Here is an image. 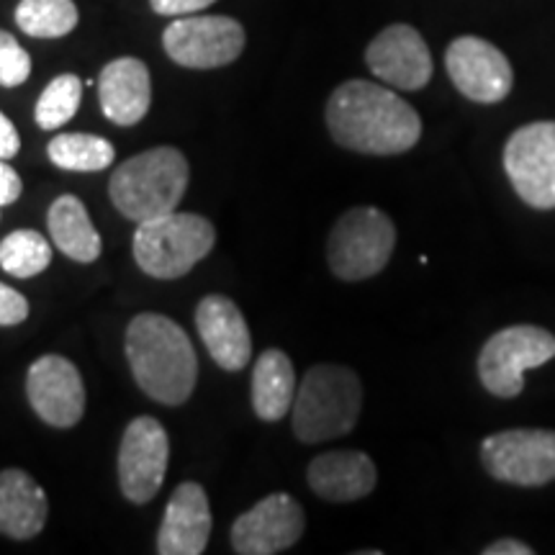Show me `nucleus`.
<instances>
[{
  "mask_svg": "<svg viewBox=\"0 0 555 555\" xmlns=\"http://www.w3.org/2000/svg\"><path fill=\"white\" fill-rule=\"evenodd\" d=\"M307 481L317 496L327 502H358L378 483V470L360 450H330L309 463Z\"/></svg>",
  "mask_w": 555,
  "mask_h": 555,
  "instance_id": "nucleus-19",
  "label": "nucleus"
},
{
  "mask_svg": "<svg viewBox=\"0 0 555 555\" xmlns=\"http://www.w3.org/2000/svg\"><path fill=\"white\" fill-rule=\"evenodd\" d=\"M170 461V437L155 416H137L124 429L119 486L131 504H147L163 489Z\"/></svg>",
  "mask_w": 555,
  "mask_h": 555,
  "instance_id": "nucleus-11",
  "label": "nucleus"
},
{
  "mask_svg": "<svg viewBox=\"0 0 555 555\" xmlns=\"http://www.w3.org/2000/svg\"><path fill=\"white\" fill-rule=\"evenodd\" d=\"M363 409L358 373L337 363H319L301 378L294 399V435L307 446L352 433Z\"/></svg>",
  "mask_w": 555,
  "mask_h": 555,
  "instance_id": "nucleus-4",
  "label": "nucleus"
},
{
  "mask_svg": "<svg viewBox=\"0 0 555 555\" xmlns=\"http://www.w3.org/2000/svg\"><path fill=\"white\" fill-rule=\"evenodd\" d=\"M191 168L176 147L144 150L124 159L108 183L111 204L131 221H147L176 211L189 189Z\"/></svg>",
  "mask_w": 555,
  "mask_h": 555,
  "instance_id": "nucleus-3",
  "label": "nucleus"
},
{
  "mask_svg": "<svg viewBox=\"0 0 555 555\" xmlns=\"http://www.w3.org/2000/svg\"><path fill=\"white\" fill-rule=\"evenodd\" d=\"M82 86H86V82H80L78 75L65 73L57 75L50 86L41 90L37 108H34V119H37L39 129L52 131L65 127V124L78 114Z\"/></svg>",
  "mask_w": 555,
  "mask_h": 555,
  "instance_id": "nucleus-26",
  "label": "nucleus"
},
{
  "mask_svg": "<svg viewBox=\"0 0 555 555\" xmlns=\"http://www.w3.org/2000/svg\"><path fill=\"white\" fill-rule=\"evenodd\" d=\"M80 13L73 0H21L16 24L34 39L67 37L78 26Z\"/></svg>",
  "mask_w": 555,
  "mask_h": 555,
  "instance_id": "nucleus-24",
  "label": "nucleus"
},
{
  "mask_svg": "<svg viewBox=\"0 0 555 555\" xmlns=\"http://www.w3.org/2000/svg\"><path fill=\"white\" fill-rule=\"evenodd\" d=\"M196 327L208 356L224 371H242L253 358V335L232 298L211 294L201 298L196 309Z\"/></svg>",
  "mask_w": 555,
  "mask_h": 555,
  "instance_id": "nucleus-17",
  "label": "nucleus"
},
{
  "mask_svg": "<svg viewBox=\"0 0 555 555\" xmlns=\"http://www.w3.org/2000/svg\"><path fill=\"white\" fill-rule=\"evenodd\" d=\"M26 397L44 425L69 429L86 414V384L65 356H41L26 373Z\"/></svg>",
  "mask_w": 555,
  "mask_h": 555,
  "instance_id": "nucleus-12",
  "label": "nucleus"
},
{
  "mask_svg": "<svg viewBox=\"0 0 555 555\" xmlns=\"http://www.w3.org/2000/svg\"><path fill=\"white\" fill-rule=\"evenodd\" d=\"M21 150V137L16 127H13V121L9 116L0 111V159H11L16 157Z\"/></svg>",
  "mask_w": 555,
  "mask_h": 555,
  "instance_id": "nucleus-31",
  "label": "nucleus"
},
{
  "mask_svg": "<svg viewBox=\"0 0 555 555\" xmlns=\"http://www.w3.org/2000/svg\"><path fill=\"white\" fill-rule=\"evenodd\" d=\"M47 227L54 247L75 262H95L101 258V234L88 217V208L78 196H60L47 214Z\"/></svg>",
  "mask_w": 555,
  "mask_h": 555,
  "instance_id": "nucleus-22",
  "label": "nucleus"
},
{
  "mask_svg": "<svg viewBox=\"0 0 555 555\" xmlns=\"http://www.w3.org/2000/svg\"><path fill=\"white\" fill-rule=\"evenodd\" d=\"M52 262L50 240L34 229H16L0 242V268L13 278H34Z\"/></svg>",
  "mask_w": 555,
  "mask_h": 555,
  "instance_id": "nucleus-25",
  "label": "nucleus"
},
{
  "mask_svg": "<svg viewBox=\"0 0 555 555\" xmlns=\"http://www.w3.org/2000/svg\"><path fill=\"white\" fill-rule=\"evenodd\" d=\"M483 468L496 481L515 486H545L555 478L553 429H506L486 437L481 446Z\"/></svg>",
  "mask_w": 555,
  "mask_h": 555,
  "instance_id": "nucleus-9",
  "label": "nucleus"
},
{
  "mask_svg": "<svg viewBox=\"0 0 555 555\" xmlns=\"http://www.w3.org/2000/svg\"><path fill=\"white\" fill-rule=\"evenodd\" d=\"M217 242V229L198 214L170 211L139 221L134 242L137 266L157 281H176L191 273Z\"/></svg>",
  "mask_w": 555,
  "mask_h": 555,
  "instance_id": "nucleus-5",
  "label": "nucleus"
},
{
  "mask_svg": "<svg viewBox=\"0 0 555 555\" xmlns=\"http://www.w3.org/2000/svg\"><path fill=\"white\" fill-rule=\"evenodd\" d=\"M217 0H150L152 11L159 16H191V13L206 11L208 5H214Z\"/></svg>",
  "mask_w": 555,
  "mask_h": 555,
  "instance_id": "nucleus-29",
  "label": "nucleus"
},
{
  "mask_svg": "<svg viewBox=\"0 0 555 555\" xmlns=\"http://www.w3.org/2000/svg\"><path fill=\"white\" fill-rule=\"evenodd\" d=\"M211 506L204 486L185 481L172 491L157 532L159 555H201L211 538Z\"/></svg>",
  "mask_w": 555,
  "mask_h": 555,
  "instance_id": "nucleus-16",
  "label": "nucleus"
},
{
  "mask_svg": "<svg viewBox=\"0 0 555 555\" xmlns=\"http://www.w3.org/2000/svg\"><path fill=\"white\" fill-rule=\"evenodd\" d=\"M99 101L111 124L134 127L147 116L152 103L150 67L137 57L108 62L99 78Z\"/></svg>",
  "mask_w": 555,
  "mask_h": 555,
  "instance_id": "nucleus-18",
  "label": "nucleus"
},
{
  "mask_svg": "<svg viewBox=\"0 0 555 555\" xmlns=\"http://www.w3.org/2000/svg\"><path fill=\"white\" fill-rule=\"evenodd\" d=\"M365 62L378 80L399 90H420L433 78L429 47L422 34L409 24L386 26L367 44Z\"/></svg>",
  "mask_w": 555,
  "mask_h": 555,
  "instance_id": "nucleus-15",
  "label": "nucleus"
},
{
  "mask_svg": "<svg viewBox=\"0 0 555 555\" xmlns=\"http://www.w3.org/2000/svg\"><path fill=\"white\" fill-rule=\"evenodd\" d=\"M504 168L525 204L555 208V121L517 129L504 147Z\"/></svg>",
  "mask_w": 555,
  "mask_h": 555,
  "instance_id": "nucleus-10",
  "label": "nucleus"
},
{
  "mask_svg": "<svg viewBox=\"0 0 555 555\" xmlns=\"http://www.w3.org/2000/svg\"><path fill=\"white\" fill-rule=\"evenodd\" d=\"M530 545L522 543V540H496V543L486 545L483 555H532Z\"/></svg>",
  "mask_w": 555,
  "mask_h": 555,
  "instance_id": "nucleus-32",
  "label": "nucleus"
},
{
  "mask_svg": "<svg viewBox=\"0 0 555 555\" xmlns=\"http://www.w3.org/2000/svg\"><path fill=\"white\" fill-rule=\"evenodd\" d=\"M304 509L291 494H270L234 519L232 547L240 555H275L294 547L304 535Z\"/></svg>",
  "mask_w": 555,
  "mask_h": 555,
  "instance_id": "nucleus-14",
  "label": "nucleus"
},
{
  "mask_svg": "<svg viewBox=\"0 0 555 555\" xmlns=\"http://www.w3.org/2000/svg\"><path fill=\"white\" fill-rule=\"evenodd\" d=\"M21 191H24L21 176L5 163V159H0V208L16 204L21 198Z\"/></svg>",
  "mask_w": 555,
  "mask_h": 555,
  "instance_id": "nucleus-30",
  "label": "nucleus"
},
{
  "mask_svg": "<svg viewBox=\"0 0 555 555\" xmlns=\"http://www.w3.org/2000/svg\"><path fill=\"white\" fill-rule=\"evenodd\" d=\"M52 165L67 172H101L114 165L116 150L108 139L82 131L57 134L47 147Z\"/></svg>",
  "mask_w": 555,
  "mask_h": 555,
  "instance_id": "nucleus-23",
  "label": "nucleus"
},
{
  "mask_svg": "<svg viewBox=\"0 0 555 555\" xmlns=\"http://www.w3.org/2000/svg\"><path fill=\"white\" fill-rule=\"evenodd\" d=\"M29 317V301L16 288L0 283V327H16Z\"/></svg>",
  "mask_w": 555,
  "mask_h": 555,
  "instance_id": "nucleus-28",
  "label": "nucleus"
},
{
  "mask_svg": "<svg viewBox=\"0 0 555 555\" xmlns=\"http://www.w3.org/2000/svg\"><path fill=\"white\" fill-rule=\"evenodd\" d=\"M124 350L137 386L157 404L180 406L191 399L198 360L191 337L170 317L144 311L127 327Z\"/></svg>",
  "mask_w": 555,
  "mask_h": 555,
  "instance_id": "nucleus-2",
  "label": "nucleus"
},
{
  "mask_svg": "<svg viewBox=\"0 0 555 555\" xmlns=\"http://www.w3.org/2000/svg\"><path fill=\"white\" fill-rule=\"evenodd\" d=\"M31 57L13 34L0 29V86L18 88L29 80Z\"/></svg>",
  "mask_w": 555,
  "mask_h": 555,
  "instance_id": "nucleus-27",
  "label": "nucleus"
},
{
  "mask_svg": "<svg viewBox=\"0 0 555 555\" xmlns=\"http://www.w3.org/2000/svg\"><path fill=\"white\" fill-rule=\"evenodd\" d=\"M50 499L21 468L0 470V532L13 540H31L44 530Z\"/></svg>",
  "mask_w": 555,
  "mask_h": 555,
  "instance_id": "nucleus-20",
  "label": "nucleus"
},
{
  "mask_svg": "<svg viewBox=\"0 0 555 555\" xmlns=\"http://www.w3.org/2000/svg\"><path fill=\"white\" fill-rule=\"evenodd\" d=\"M453 86L476 103H499L512 93L515 73L502 50L481 37H457L446 52Z\"/></svg>",
  "mask_w": 555,
  "mask_h": 555,
  "instance_id": "nucleus-13",
  "label": "nucleus"
},
{
  "mask_svg": "<svg viewBox=\"0 0 555 555\" xmlns=\"http://www.w3.org/2000/svg\"><path fill=\"white\" fill-rule=\"evenodd\" d=\"M324 116L339 147L360 155H401L422 137L420 114L378 82H343L330 95Z\"/></svg>",
  "mask_w": 555,
  "mask_h": 555,
  "instance_id": "nucleus-1",
  "label": "nucleus"
},
{
  "mask_svg": "<svg viewBox=\"0 0 555 555\" xmlns=\"http://www.w3.org/2000/svg\"><path fill=\"white\" fill-rule=\"evenodd\" d=\"M397 245V229L384 211L358 206L337 219L327 242L332 273L343 281H365L388 266Z\"/></svg>",
  "mask_w": 555,
  "mask_h": 555,
  "instance_id": "nucleus-6",
  "label": "nucleus"
},
{
  "mask_svg": "<svg viewBox=\"0 0 555 555\" xmlns=\"http://www.w3.org/2000/svg\"><path fill=\"white\" fill-rule=\"evenodd\" d=\"M296 371L283 350H270L255 360L253 367V409L262 422H281L296 399Z\"/></svg>",
  "mask_w": 555,
  "mask_h": 555,
  "instance_id": "nucleus-21",
  "label": "nucleus"
},
{
  "mask_svg": "<svg viewBox=\"0 0 555 555\" xmlns=\"http://www.w3.org/2000/svg\"><path fill=\"white\" fill-rule=\"evenodd\" d=\"M555 358V337L551 332L517 324L496 332L478 356V376L486 391L499 399H515L525 388V371L545 365Z\"/></svg>",
  "mask_w": 555,
  "mask_h": 555,
  "instance_id": "nucleus-7",
  "label": "nucleus"
},
{
  "mask_svg": "<svg viewBox=\"0 0 555 555\" xmlns=\"http://www.w3.org/2000/svg\"><path fill=\"white\" fill-rule=\"evenodd\" d=\"M168 57L180 67L214 69L234 62L245 50V29L229 16H178L163 34Z\"/></svg>",
  "mask_w": 555,
  "mask_h": 555,
  "instance_id": "nucleus-8",
  "label": "nucleus"
}]
</instances>
